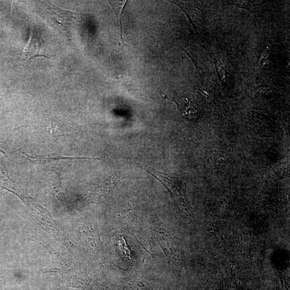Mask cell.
<instances>
[{"label": "cell", "mask_w": 290, "mask_h": 290, "mask_svg": "<svg viewBox=\"0 0 290 290\" xmlns=\"http://www.w3.org/2000/svg\"><path fill=\"white\" fill-rule=\"evenodd\" d=\"M24 157L28 161L32 163H43L48 162H53L61 160H80V159H89V160H102L105 159V157L100 158H85V157H63L58 155L52 154L48 155H40L35 154H24Z\"/></svg>", "instance_id": "obj_1"}, {"label": "cell", "mask_w": 290, "mask_h": 290, "mask_svg": "<svg viewBox=\"0 0 290 290\" xmlns=\"http://www.w3.org/2000/svg\"><path fill=\"white\" fill-rule=\"evenodd\" d=\"M41 48V41L37 37L34 36L32 29L29 41L23 50V56L25 60L28 61L37 57H43L49 58L47 56L40 54Z\"/></svg>", "instance_id": "obj_2"}, {"label": "cell", "mask_w": 290, "mask_h": 290, "mask_svg": "<svg viewBox=\"0 0 290 290\" xmlns=\"http://www.w3.org/2000/svg\"><path fill=\"white\" fill-rule=\"evenodd\" d=\"M44 247L46 248L52 256V262L50 265L44 270V272H56L59 273L68 270V262L66 260L59 255L57 252L47 244H44L40 243Z\"/></svg>", "instance_id": "obj_3"}, {"label": "cell", "mask_w": 290, "mask_h": 290, "mask_svg": "<svg viewBox=\"0 0 290 290\" xmlns=\"http://www.w3.org/2000/svg\"><path fill=\"white\" fill-rule=\"evenodd\" d=\"M271 65L270 56L266 51L262 52L261 57L258 62V65L260 69L262 70H268Z\"/></svg>", "instance_id": "obj_4"}, {"label": "cell", "mask_w": 290, "mask_h": 290, "mask_svg": "<svg viewBox=\"0 0 290 290\" xmlns=\"http://www.w3.org/2000/svg\"><path fill=\"white\" fill-rule=\"evenodd\" d=\"M214 64L219 79L222 83H225L226 81V70L225 67L218 59H214Z\"/></svg>", "instance_id": "obj_5"}, {"label": "cell", "mask_w": 290, "mask_h": 290, "mask_svg": "<svg viewBox=\"0 0 290 290\" xmlns=\"http://www.w3.org/2000/svg\"><path fill=\"white\" fill-rule=\"evenodd\" d=\"M227 5L235 6L240 7V8L248 10L247 7L249 6V2L245 1H228Z\"/></svg>", "instance_id": "obj_6"}, {"label": "cell", "mask_w": 290, "mask_h": 290, "mask_svg": "<svg viewBox=\"0 0 290 290\" xmlns=\"http://www.w3.org/2000/svg\"><path fill=\"white\" fill-rule=\"evenodd\" d=\"M160 95L161 96V97H162V98L165 99H166V100H170V101H172L175 102V103L176 105H177V108H178V109H179V106H178V104L175 101H174V100H172V99H169V98H168V97L166 95V94H165V93H164V94H163H163L160 93Z\"/></svg>", "instance_id": "obj_7"}]
</instances>
